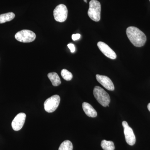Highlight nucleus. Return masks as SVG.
<instances>
[{"mask_svg": "<svg viewBox=\"0 0 150 150\" xmlns=\"http://www.w3.org/2000/svg\"><path fill=\"white\" fill-rule=\"evenodd\" d=\"M48 77L52 83V85L54 86H57L61 84V79L57 73L55 72L49 73L48 74Z\"/></svg>", "mask_w": 150, "mask_h": 150, "instance_id": "12", "label": "nucleus"}, {"mask_svg": "<svg viewBox=\"0 0 150 150\" xmlns=\"http://www.w3.org/2000/svg\"><path fill=\"white\" fill-rule=\"evenodd\" d=\"M73 146L71 142L69 140L64 141L60 145L59 150H73Z\"/></svg>", "mask_w": 150, "mask_h": 150, "instance_id": "15", "label": "nucleus"}, {"mask_svg": "<svg viewBox=\"0 0 150 150\" xmlns=\"http://www.w3.org/2000/svg\"><path fill=\"white\" fill-rule=\"evenodd\" d=\"M148 108L149 110L150 111V103H149L148 105Z\"/></svg>", "mask_w": 150, "mask_h": 150, "instance_id": "19", "label": "nucleus"}, {"mask_svg": "<svg viewBox=\"0 0 150 150\" xmlns=\"http://www.w3.org/2000/svg\"><path fill=\"white\" fill-rule=\"evenodd\" d=\"M18 41L23 43H30L35 40L36 35L34 32L29 30H23L17 33L15 35Z\"/></svg>", "mask_w": 150, "mask_h": 150, "instance_id": "4", "label": "nucleus"}, {"mask_svg": "<svg viewBox=\"0 0 150 150\" xmlns=\"http://www.w3.org/2000/svg\"><path fill=\"white\" fill-rule=\"evenodd\" d=\"M60 97L55 95L46 99L44 103L45 110L48 112H54L59 106L60 102Z\"/></svg>", "mask_w": 150, "mask_h": 150, "instance_id": "5", "label": "nucleus"}, {"mask_svg": "<svg viewBox=\"0 0 150 150\" xmlns=\"http://www.w3.org/2000/svg\"><path fill=\"white\" fill-rule=\"evenodd\" d=\"M93 93L95 98L100 104L104 107L109 106L110 101V97L103 89L98 86H96Z\"/></svg>", "mask_w": 150, "mask_h": 150, "instance_id": "2", "label": "nucleus"}, {"mask_svg": "<svg viewBox=\"0 0 150 150\" xmlns=\"http://www.w3.org/2000/svg\"><path fill=\"white\" fill-rule=\"evenodd\" d=\"M126 33L129 40L134 46L140 47L145 45L146 37L139 28L134 26H130L126 29Z\"/></svg>", "mask_w": 150, "mask_h": 150, "instance_id": "1", "label": "nucleus"}, {"mask_svg": "<svg viewBox=\"0 0 150 150\" xmlns=\"http://www.w3.org/2000/svg\"><path fill=\"white\" fill-rule=\"evenodd\" d=\"M101 146L104 150H114L115 149L114 143L112 141L103 140L101 143Z\"/></svg>", "mask_w": 150, "mask_h": 150, "instance_id": "14", "label": "nucleus"}, {"mask_svg": "<svg viewBox=\"0 0 150 150\" xmlns=\"http://www.w3.org/2000/svg\"></svg>", "mask_w": 150, "mask_h": 150, "instance_id": "21", "label": "nucleus"}, {"mask_svg": "<svg viewBox=\"0 0 150 150\" xmlns=\"http://www.w3.org/2000/svg\"><path fill=\"white\" fill-rule=\"evenodd\" d=\"M15 17V15L13 12L0 15V23H4L6 22L10 21Z\"/></svg>", "mask_w": 150, "mask_h": 150, "instance_id": "13", "label": "nucleus"}, {"mask_svg": "<svg viewBox=\"0 0 150 150\" xmlns=\"http://www.w3.org/2000/svg\"><path fill=\"white\" fill-rule=\"evenodd\" d=\"M97 46L103 54L108 58L111 59H116L117 56L115 52L106 43L100 41L98 43Z\"/></svg>", "mask_w": 150, "mask_h": 150, "instance_id": "8", "label": "nucleus"}, {"mask_svg": "<svg viewBox=\"0 0 150 150\" xmlns=\"http://www.w3.org/2000/svg\"><path fill=\"white\" fill-rule=\"evenodd\" d=\"M84 1L86 3L87 2V0H84Z\"/></svg>", "mask_w": 150, "mask_h": 150, "instance_id": "20", "label": "nucleus"}, {"mask_svg": "<svg viewBox=\"0 0 150 150\" xmlns=\"http://www.w3.org/2000/svg\"><path fill=\"white\" fill-rule=\"evenodd\" d=\"M126 142L130 146H133L136 143V139L132 129L129 125L123 127Z\"/></svg>", "mask_w": 150, "mask_h": 150, "instance_id": "10", "label": "nucleus"}, {"mask_svg": "<svg viewBox=\"0 0 150 150\" xmlns=\"http://www.w3.org/2000/svg\"><path fill=\"white\" fill-rule=\"evenodd\" d=\"M68 47L70 49V51L71 53H74L75 51V47L74 45L72 43H69L68 44Z\"/></svg>", "mask_w": 150, "mask_h": 150, "instance_id": "17", "label": "nucleus"}, {"mask_svg": "<svg viewBox=\"0 0 150 150\" xmlns=\"http://www.w3.org/2000/svg\"><path fill=\"white\" fill-rule=\"evenodd\" d=\"M62 78L66 81H70L72 79L73 75L70 72L66 69H64L61 71Z\"/></svg>", "mask_w": 150, "mask_h": 150, "instance_id": "16", "label": "nucleus"}, {"mask_svg": "<svg viewBox=\"0 0 150 150\" xmlns=\"http://www.w3.org/2000/svg\"><path fill=\"white\" fill-rule=\"evenodd\" d=\"M68 11L67 6L64 4L59 5L54 11V19L56 21L64 22L67 20Z\"/></svg>", "mask_w": 150, "mask_h": 150, "instance_id": "6", "label": "nucleus"}, {"mask_svg": "<svg viewBox=\"0 0 150 150\" xmlns=\"http://www.w3.org/2000/svg\"><path fill=\"white\" fill-rule=\"evenodd\" d=\"M81 37V35L79 33H77V34H73L72 35V38L74 40H77L79 39Z\"/></svg>", "mask_w": 150, "mask_h": 150, "instance_id": "18", "label": "nucleus"}, {"mask_svg": "<svg viewBox=\"0 0 150 150\" xmlns=\"http://www.w3.org/2000/svg\"><path fill=\"white\" fill-rule=\"evenodd\" d=\"M96 79L106 89L111 91L114 90L115 88L113 83L108 77L97 74L96 75Z\"/></svg>", "mask_w": 150, "mask_h": 150, "instance_id": "9", "label": "nucleus"}, {"mask_svg": "<svg viewBox=\"0 0 150 150\" xmlns=\"http://www.w3.org/2000/svg\"><path fill=\"white\" fill-rule=\"evenodd\" d=\"M82 108L86 115L88 117L95 118L97 115V112L96 110L89 103L86 102L83 103L82 104Z\"/></svg>", "mask_w": 150, "mask_h": 150, "instance_id": "11", "label": "nucleus"}, {"mask_svg": "<svg viewBox=\"0 0 150 150\" xmlns=\"http://www.w3.org/2000/svg\"><path fill=\"white\" fill-rule=\"evenodd\" d=\"M101 5L100 3L97 0H91L89 2L88 14L90 18L93 21H99L100 19Z\"/></svg>", "mask_w": 150, "mask_h": 150, "instance_id": "3", "label": "nucleus"}, {"mask_svg": "<svg viewBox=\"0 0 150 150\" xmlns=\"http://www.w3.org/2000/svg\"><path fill=\"white\" fill-rule=\"evenodd\" d=\"M25 118L26 115L25 113L21 112L17 114L12 122L13 129L15 131L20 130L24 125Z\"/></svg>", "mask_w": 150, "mask_h": 150, "instance_id": "7", "label": "nucleus"}]
</instances>
